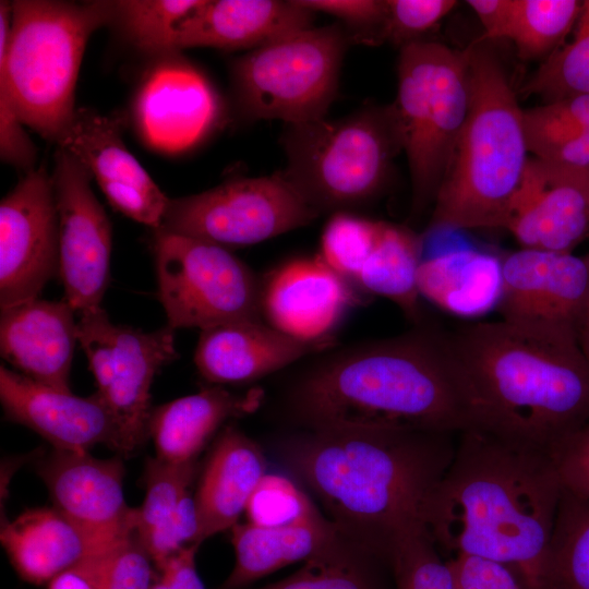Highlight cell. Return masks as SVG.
<instances>
[{"label":"cell","mask_w":589,"mask_h":589,"mask_svg":"<svg viewBox=\"0 0 589 589\" xmlns=\"http://www.w3.org/2000/svg\"><path fill=\"white\" fill-rule=\"evenodd\" d=\"M424 508L437 549L512 568L546 589L545 557L563 484L548 449L469 429Z\"/></svg>","instance_id":"obj_1"},{"label":"cell","mask_w":589,"mask_h":589,"mask_svg":"<svg viewBox=\"0 0 589 589\" xmlns=\"http://www.w3.org/2000/svg\"><path fill=\"white\" fill-rule=\"evenodd\" d=\"M416 325L397 336L320 352L289 392L292 416L306 429L469 430L448 332Z\"/></svg>","instance_id":"obj_2"},{"label":"cell","mask_w":589,"mask_h":589,"mask_svg":"<svg viewBox=\"0 0 589 589\" xmlns=\"http://www.w3.org/2000/svg\"><path fill=\"white\" fill-rule=\"evenodd\" d=\"M452 433L310 428L284 448L344 536L387 562L407 531L424 525L425 505L455 453Z\"/></svg>","instance_id":"obj_3"},{"label":"cell","mask_w":589,"mask_h":589,"mask_svg":"<svg viewBox=\"0 0 589 589\" xmlns=\"http://www.w3.org/2000/svg\"><path fill=\"white\" fill-rule=\"evenodd\" d=\"M448 335L470 429L549 450L589 417V362L576 334L500 318Z\"/></svg>","instance_id":"obj_4"},{"label":"cell","mask_w":589,"mask_h":589,"mask_svg":"<svg viewBox=\"0 0 589 589\" xmlns=\"http://www.w3.org/2000/svg\"><path fill=\"white\" fill-rule=\"evenodd\" d=\"M470 104L429 230L502 228L529 159L524 109L484 41L465 49Z\"/></svg>","instance_id":"obj_5"},{"label":"cell","mask_w":589,"mask_h":589,"mask_svg":"<svg viewBox=\"0 0 589 589\" xmlns=\"http://www.w3.org/2000/svg\"><path fill=\"white\" fill-rule=\"evenodd\" d=\"M115 14L116 1L0 2V87L46 140L59 144L68 133L86 44Z\"/></svg>","instance_id":"obj_6"},{"label":"cell","mask_w":589,"mask_h":589,"mask_svg":"<svg viewBox=\"0 0 589 589\" xmlns=\"http://www.w3.org/2000/svg\"><path fill=\"white\" fill-rule=\"evenodd\" d=\"M283 173L318 215L351 213L377 196L401 151L393 107L287 124Z\"/></svg>","instance_id":"obj_7"},{"label":"cell","mask_w":589,"mask_h":589,"mask_svg":"<svg viewBox=\"0 0 589 589\" xmlns=\"http://www.w3.org/2000/svg\"><path fill=\"white\" fill-rule=\"evenodd\" d=\"M392 105L411 179V213L433 206L467 119L470 76L466 51L418 40L400 48Z\"/></svg>","instance_id":"obj_8"},{"label":"cell","mask_w":589,"mask_h":589,"mask_svg":"<svg viewBox=\"0 0 589 589\" xmlns=\"http://www.w3.org/2000/svg\"><path fill=\"white\" fill-rule=\"evenodd\" d=\"M349 39L341 25L309 27L237 59L232 87L242 116L286 124L324 118L337 93Z\"/></svg>","instance_id":"obj_9"},{"label":"cell","mask_w":589,"mask_h":589,"mask_svg":"<svg viewBox=\"0 0 589 589\" xmlns=\"http://www.w3.org/2000/svg\"><path fill=\"white\" fill-rule=\"evenodd\" d=\"M153 253L158 298L170 328L204 330L263 320L262 280L228 249L156 229Z\"/></svg>","instance_id":"obj_10"},{"label":"cell","mask_w":589,"mask_h":589,"mask_svg":"<svg viewBox=\"0 0 589 589\" xmlns=\"http://www.w3.org/2000/svg\"><path fill=\"white\" fill-rule=\"evenodd\" d=\"M318 216L277 171L171 199L159 229L228 249L260 243Z\"/></svg>","instance_id":"obj_11"},{"label":"cell","mask_w":589,"mask_h":589,"mask_svg":"<svg viewBox=\"0 0 589 589\" xmlns=\"http://www.w3.org/2000/svg\"><path fill=\"white\" fill-rule=\"evenodd\" d=\"M76 334L95 377L96 393L117 422L121 456H128L148 435L155 374L178 358L173 329L167 326L145 333L115 325L100 308L80 314Z\"/></svg>","instance_id":"obj_12"},{"label":"cell","mask_w":589,"mask_h":589,"mask_svg":"<svg viewBox=\"0 0 589 589\" xmlns=\"http://www.w3.org/2000/svg\"><path fill=\"white\" fill-rule=\"evenodd\" d=\"M51 177L64 300L79 314L100 309L110 278V220L92 190L91 172L64 148L56 152Z\"/></svg>","instance_id":"obj_13"},{"label":"cell","mask_w":589,"mask_h":589,"mask_svg":"<svg viewBox=\"0 0 589 589\" xmlns=\"http://www.w3.org/2000/svg\"><path fill=\"white\" fill-rule=\"evenodd\" d=\"M59 273V223L52 177L26 172L0 204V308L35 299Z\"/></svg>","instance_id":"obj_14"},{"label":"cell","mask_w":589,"mask_h":589,"mask_svg":"<svg viewBox=\"0 0 589 589\" xmlns=\"http://www.w3.org/2000/svg\"><path fill=\"white\" fill-rule=\"evenodd\" d=\"M501 260V320L577 335L589 301V253L521 248Z\"/></svg>","instance_id":"obj_15"},{"label":"cell","mask_w":589,"mask_h":589,"mask_svg":"<svg viewBox=\"0 0 589 589\" xmlns=\"http://www.w3.org/2000/svg\"><path fill=\"white\" fill-rule=\"evenodd\" d=\"M144 76L133 106L143 141L163 153H180L204 140L221 117L211 82L193 65L169 58Z\"/></svg>","instance_id":"obj_16"},{"label":"cell","mask_w":589,"mask_h":589,"mask_svg":"<svg viewBox=\"0 0 589 589\" xmlns=\"http://www.w3.org/2000/svg\"><path fill=\"white\" fill-rule=\"evenodd\" d=\"M502 228L521 248L573 252L589 233V173L529 157Z\"/></svg>","instance_id":"obj_17"},{"label":"cell","mask_w":589,"mask_h":589,"mask_svg":"<svg viewBox=\"0 0 589 589\" xmlns=\"http://www.w3.org/2000/svg\"><path fill=\"white\" fill-rule=\"evenodd\" d=\"M58 147L85 166L116 211L154 230L160 228L170 199L127 148L118 117L77 109Z\"/></svg>","instance_id":"obj_18"},{"label":"cell","mask_w":589,"mask_h":589,"mask_svg":"<svg viewBox=\"0 0 589 589\" xmlns=\"http://www.w3.org/2000/svg\"><path fill=\"white\" fill-rule=\"evenodd\" d=\"M0 400L8 419L33 430L57 450L88 453L105 444L121 456L117 422L97 393L80 397L1 365Z\"/></svg>","instance_id":"obj_19"},{"label":"cell","mask_w":589,"mask_h":589,"mask_svg":"<svg viewBox=\"0 0 589 589\" xmlns=\"http://www.w3.org/2000/svg\"><path fill=\"white\" fill-rule=\"evenodd\" d=\"M353 302L350 284L320 255L291 260L262 281L263 320L299 340L332 339Z\"/></svg>","instance_id":"obj_20"},{"label":"cell","mask_w":589,"mask_h":589,"mask_svg":"<svg viewBox=\"0 0 589 589\" xmlns=\"http://www.w3.org/2000/svg\"><path fill=\"white\" fill-rule=\"evenodd\" d=\"M124 470L120 456L99 459L57 449L37 467L56 508L85 527L121 537L135 531L137 514L124 501Z\"/></svg>","instance_id":"obj_21"},{"label":"cell","mask_w":589,"mask_h":589,"mask_svg":"<svg viewBox=\"0 0 589 589\" xmlns=\"http://www.w3.org/2000/svg\"><path fill=\"white\" fill-rule=\"evenodd\" d=\"M332 339L304 341L264 320L231 322L201 332L194 363L207 382L242 384L286 368L304 356L333 348Z\"/></svg>","instance_id":"obj_22"},{"label":"cell","mask_w":589,"mask_h":589,"mask_svg":"<svg viewBox=\"0 0 589 589\" xmlns=\"http://www.w3.org/2000/svg\"><path fill=\"white\" fill-rule=\"evenodd\" d=\"M74 313L65 300L35 299L1 310L2 358L37 383L71 392L70 372L79 342Z\"/></svg>","instance_id":"obj_23"},{"label":"cell","mask_w":589,"mask_h":589,"mask_svg":"<svg viewBox=\"0 0 589 589\" xmlns=\"http://www.w3.org/2000/svg\"><path fill=\"white\" fill-rule=\"evenodd\" d=\"M128 536L85 527L55 506L28 509L12 521H4L0 532L12 566L21 578L34 585L48 584L60 573Z\"/></svg>","instance_id":"obj_24"},{"label":"cell","mask_w":589,"mask_h":589,"mask_svg":"<svg viewBox=\"0 0 589 589\" xmlns=\"http://www.w3.org/2000/svg\"><path fill=\"white\" fill-rule=\"evenodd\" d=\"M314 14L298 0H202L179 25L175 47L254 49L312 27Z\"/></svg>","instance_id":"obj_25"},{"label":"cell","mask_w":589,"mask_h":589,"mask_svg":"<svg viewBox=\"0 0 589 589\" xmlns=\"http://www.w3.org/2000/svg\"><path fill=\"white\" fill-rule=\"evenodd\" d=\"M265 474L266 462L260 446L239 429L228 425L209 454L194 496L200 544L238 524Z\"/></svg>","instance_id":"obj_26"},{"label":"cell","mask_w":589,"mask_h":589,"mask_svg":"<svg viewBox=\"0 0 589 589\" xmlns=\"http://www.w3.org/2000/svg\"><path fill=\"white\" fill-rule=\"evenodd\" d=\"M263 396L260 388L235 394L216 386L157 407L148 423L156 457L177 464L196 460L224 422L255 411Z\"/></svg>","instance_id":"obj_27"},{"label":"cell","mask_w":589,"mask_h":589,"mask_svg":"<svg viewBox=\"0 0 589 589\" xmlns=\"http://www.w3.org/2000/svg\"><path fill=\"white\" fill-rule=\"evenodd\" d=\"M502 286V260L472 249L423 256L418 273L421 297L465 318L496 310Z\"/></svg>","instance_id":"obj_28"},{"label":"cell","mask_w":589,"mask_h":589,"mask_svg":"<svg viewBox=\"0 0 589 589\" xmlns=\"http://www.w3.org/2000/svg\"><path fill=\"white\" fill-rule=\"evenodd\" d=\"M230 530L236 563L219 589H243L287 565L306 561L339 532L325 517L285 527L238 522Z\"/></svg>","instance_id":"obj_29"},{"label":"cell","mask_w":589,"mask_h":589,"mask_svg":"<svg viewBox=\"0 0 589 589\" xmlns=\"http://www.w3.org/2000/svg\"><path fill=\"white\" fill-rule=\"evenodd\" d=\"M422 256L423 237L405 226L378 220L349 283L390 300L407 317L421 323L418 273Z\"/></svg>","instance_id":"obj_30"},{"label":"cell","mask_w":589,"mask_h":589,"mask_svg":"<svg viewBox=\"0 0 589 589\" xmlns=\"http://www.w3.org/2000/svg\"><path fill=\"white\" fill-rule=\"evenodd\" d=\"M377 561L384 560L338 532L296 573L256 589H386Z\"/></svg>","instance_id":"obj_31"},{"label":"cell","mask_w":589,"mask_h":589,"mask_svg":"<svg viewBox=\"0 0 589 589\" xmlns=\"http://www.w3.org/2000/svg\"><path fill=\"white\" fill-rule=\"evenodd\" d=\"M546 589H589V500L563 486L545 557Z\"/></svg>","instance_id":"obj_32"},{"label":"cell","mask_w":589,"mask_h":589,"mask_svg":"<svg viewBox=\"0 0 589 589\" xmlns=\"http://www.w3.org/2000/svg\"><path fill=\"white\" fill-rule=\"evenodd\" d=\"M581 7L578 0H515L507 39L522 60L543 62L576 25Z\"/></svg>","instance_id":"obj_33"},{"label":"cell","mask_w":589,"mask_h":589,"mask_svg":"<svg viewBox=\"0 0 589 589\" xmlns=\"http://www.w3.org/2000/svg\"><path fill=\"white\" fill-rule=\"evenodd\" d=\"M202 0L116 1L115 21L140 50L161 56L175 53V37L181 22Z\"/></svg>","instance_id":"obj_34"},{"label":"cell","mask_w":589,"mask_h":589,"mask_svg":"<svg viewBox=\"0 0 589 589\" xmlns=\"http://www.w3.org/2000/svg\"><path fill=\"white\" fill-rule=\"evenodd\" d=\"M521 92L545 103L589 95V0L582 1L573 39L541 63Z\"/></svg>","instance_id":"obj_35"},{"label":"cell","mask_w":589,"mask_h":589,"mask_svg":"<svg viewBox=\"0 0 589 589\" xmlns=\"http://www.w3.org/2000/svg\"><path fill=\"white\" fill-rule=\"evenodd\" d=\"M196 460L169 462L158 457L146 461L145 498L136 514V534L145 546L170 521L180 502L190 492Z\"/></svg>","instance_id":"obj_36"},{"label":"cell","mask_w":589,"mask_h":589,"mask_svg":"<svg viewBox=\"0 0 589 589\" xmlns=\"http://www.w3.org/2000/svg\"><path fill=\"white\" fill-rule=\"evenodd\" d=\"M387 563L393 570L395 589H455L448 562L440 555L424 525L397 539Z\"/></svg>","instance_id":"obj_37"},{"label":"cell","mask_w":589,"mask_h":589,"mask_svg":"<svg viewBox=\"0 0 589 589\" xmlns=\"http://www.w3.org/2000/svg\"><path fill=\"white\" fill-rule=\"evenodd\" d=\"M244 513L248 522L262 527L292 526L324 517L293 481L272 473L261 479Z\"/></svg>","instance_id":"obj_38"},{"label":"cell","mask_w":589,"mask_h":589,"mask_svg":"<svg viewBox=\"0 0 589 589\" xmlns=\"http://www.w3.org/2000/svg\"><path fill=\"white\" fill-rule=\"evenodd\" d=\"M458 4L454 0H386V14L378 41L400 48L420 39Z\"/></svg>","instance_id":"obj_39"},{"label":"cell","mask_w":589,"mask_h":589,"mask_svg":"<svg viewBox=\"0 0 589 589\" xmlns=\"http://www.w3.org/2000/svg\"><path fill=\"white\" fill-rule=\"evenodd\" d=\"M529 153L533 157L589 173V131L569 130L524 118Z\"/></svg>","instance_id":"obj_40"},{"label":"cell","mask_w":589,"mask_h":589,"mask_svg":"<svg viewBox=\"0 0 589 589\" xmlns=\"http://www.w3.org/2000/svg\"><path fill=\"white\" fill-rule=\"evenodd\" d=\"M567 490L589 500V417L549 448Z\"/></svg>","instance_id":"obj_41"},{"label":"cell","mask_w":589,"mask_h":589,"mask_svg":"<svg viewBox=\"0 0 589 589\" xmlns=\"http://www.w3.org/2000/svg\"><path fill=\"white\" fill-rule=\"evenodd\" d=\"M316 12H324L345 22L354 33L350 39L374 44L386 14V1L380 0H298Z\"/></svg>","instance_id":"obj_42"},{"label":"cell","mask_w":589,"mask_h":589,"mask_svg":"<svg viewBox=\"0 0 589 589\" xmlns=\"http://www.w3.org/2000/svg\"><path fill=\"white\" fill-rule=\"evenodd\" d=\"M447 562L455 589H528L512 568L501 563L461 554Z\"/></svg>","instance_id":"obj_43"},{"label":"cell","mask_w":589,"mask_h":589,"mask_svg":"<svg viewBox=\"0 0 589 589\" xmlns=\"http://www.w3.org/2000/svg\"><path fill=\"white\" fill-rule=\"evenodd\" d=\"M152 563L136 531L132 532L117 546L106 589H149L153 582Z\"/></svg>","instance_id":"obj_44"},{"label":"cell","mask_w":589,"mask_h":589,"mask_svg":"<svg viewBox=\"0 0 589 589\" xmlns=\"http://www.w3.org/2000/svg\"><path fill=\"white\" fill-rule=\"evenodd\" d=\"M5 91L0 87V156L19 170H34L36 147L26 133Z\"/></svg>","instance_id":"obj_45"},{"label":"cell","mask_w":589,"mask_h":589,"mask_svg":"<svg viewBox=\"0 0 589 589\" xmlns=\"http://www.w3.org/2000/svg\"><path fill=\"white\" fill-rule=\"evenodd\" d=\"M122 540L60 573L47 584V589H106L111 561Z\"/></svg>","instance_id":"obj_46"},{"label":"cell","mask_w":589,"mask_h":589,"mask_svg":"<svg viewBox=\"0 0 589 589\" xmlns=\"http://www.w3.org/2000/svg\"><path fill=\"white\" fill-rule=\"evenodd\" d=\"M524 116L536 122L569 130L589 131V95L581 94L524 109Z\"/></svg>","instance_id":"obj_47"},{"label":"cell","mask_w":589,"mask_h":589,"mask_svg":"<svg viewBox=\"0 0 589 589\" xmlns=\"http://www.w3.org/2000/svg\"><path fill=\"white\" fill-rule=\"evenodd\" d=\"M479 19L483 34L478 41L507 39L515 10V0H468Z\"/></svg>","instance_id":"obj_48"},{"label":"cell","mask_w":589,"mask_h":589,"mask_svg":"<svg viewBox=\"0 0 589 589\" xmlns=\"http://www.w3.org/2000/svg\"><path fill=\"white\" fill-rule=\"evenodd\" d=\"M199 544L181 549L160 568V575L167 580L170 589H206L195 564Z\"/></svg>","instance_id":"obj_49"},{"label":"cell","mask_w":589,"mask_h":589,"mask_svg":"<svg viewBox=\"0 0 589 589\" xmlns=\"http://www.w3.org/2000/svg\"><path fill=\"white\" fill-rule=\"evenodd\" d=\"M577 339L582 353L589 362V301L577 329Z\"/></svg>","instance_id":"obj_50"},{"label":"cell","mask_w":589,"mask_h":589,"mask_svg":"<svg viewBox=\"0 0 589 589\" xmlns=\"http://www.w3.org/2000/svg\"><path fill=\"white\" fill-rule=\"evenodd\" d=\"M149 589H170L167 580L160 575L159 579L153 581Z\"/></svg>","instance_id":"obj_51"}]
</instances>
